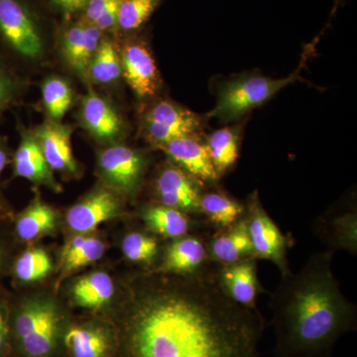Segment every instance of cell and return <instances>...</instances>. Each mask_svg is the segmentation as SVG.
<instances>
[{"label": "cell", "instance_id": "obj_17", "mask_svg": "<svg viewBox=\"0 0 357 357\" xmlns=\"http://www.w3.org/2000/svg\"><path fill=\"white\" fill-rule=\"evenodd\" d=\"M13 174L15 177L26 178L34 184L45 185L52 191L62 190L53 175V170L45 158L38 140L31 132L21 136L20 146L14 154Z\"/></svg>", "mask_w": 357, "mask_h": 357}, {"label": "cell", "instance_id": "obj_11", "mask_svg": "<svg viewBox=\"0 0 357 357\" xmlns=\"http://www.w3.org/2000/svg\"><path fill=\"white\" fill-rule=\"evenodd\" d=\"M201 183L178 166L164 167L155 182L159 204L189 215L199 213Z\"/></svg>", "mask_w": 357, "mask_h": 357}, {"label": "cell", "instance_id": "obj_2", "mask_svg": "<svg viewBox=\"0 0 357 357\" xmlns=\"http://www.w3.org/2000/svg\"><path fill=\"white\" fill-rule=\"evenodd\" d=\"M335 253H314L298 273L290 271L270 294L277 357H331L345 333L356 328V306L333 272Z\"/></svg>", "mask_w": 357, "mask_h": 357}, {"label": "cell", "instance_id": "obj_30", "mask_svg": "<svg viewBox=\"0 0 357 357\" xmlns=\"http://www.w3.org/2000/svg\"><path fill=\"white\" fill-rule=\"evenodd\" d=\"M42 96L51 121H60L72 105L73 93L70 84L61 77H49L42 86Z\"/></svg>", "mask_w": 357, "mask_h": 357}, {"label": "cell", "instance_id": "obj_9", "mask_svg": "<svg viewBox=\"0 0 357 357\" xmlns=\"http://www.w3.org/2000/svg\"><path fill=\"white\" fill-rule=\"evenodd\" d=\"M63 344L72 357H114L119 335L102 321H89L66 328Z\"/></svg>", "mask_w": 357, "mask_h": 357}, {"label": "cell", "instance_id": "obj_7", "mask_svg": "<svg viewBox=\"0 0 357 357\" xmlns=\"http://www.w3.org/2000/svg\"><path fill=\"white\" fill-rule=\"evenodd\" d=\"M98 168L107 188L117 195L130 196L142 180L145 159L133 148L112 145L100 152Z\"/></svg>", "mask_w": 357, "mask_h": 357}, {"label": "cell", "instance_id": "obj_21", "mask_svg": "<svg viewBox=\"0 0 357 357\" xmlns=\"http://www.w3.org/2000/svg\"><path fill=\"white\" fill-rule=\"evenodd\" d=\"M82 121L91 135L103 142H112L121 136L123 124L107 100L95 91H89L83 100Z\"/></svg>", "mask_w": 357, "mask_h": 357}, {"label": "cell", "instance_id": "obj_16", "mask_svg": "<svg viewBox=\"0 0 357 357\" xmlns=\"http://www.w3.org/2000/svg\"><path fill=\"white\" fill-rule=\"evenodd\" d=\"M208 260L206 244L196 236H187L172 239L167 245L161 263L155 273L192 275L204 269Z\"/></svg>", "mask_w": 357, "mask_h": 357}, {"label": "cell", "instance_id": "obj_31", "mask_svg": "<svg viewBox=\"0 0 357 357\" xmlns=\"http://www.w3.org/2000/svg\"><path fill=\"white\" fill-rule=\"evenodd\" d=\"M161 0H121L117 16V29L134 31L139 29L156 10Z\"/></svg>", "mask_w": 357, "mask_h": 357}, {"label": "cell", "instance_id": "obj_5", "mask_svg": "<svg viewBox=\"0 0 357 357\" xmlns=\"http://www.w3.org/2000/svg\"><path fill=\"white\" fill-rule=\"evenodd\" d=\"M0 43L21 57L43 53L41 28L25 0H0Z\"/></svg>", "mask_w": 357, "mask_h": 357}, {"label": "cell", "instance_id": "obj_18", "mask_svg": "<svg viewBox=\"0 0 357 357\" xmlns=\"http://www.w3.org/2000/svg\"><path fill=\"white\" fill-rule=\"evenodd\" d=\"M102 33L84 20L74 23L63 33V55L68 65L81 76L88 75L89 64L102 39Z\"/></svg>", "mask_w": 357, "mask_h": 357}, {"label": "cell", "instance_id": "obj_35", "mask_svg": "<svg viewBox=\"0 0 357 357\" xmlns=\"http://www.w3.org/2000/svg\"><path fill=\"white\" fill-rule=\"evenodd\" d=\"M121 0H112L102 15L93 23L100 32L110 31L116 28L117 16H119V6Z\"/></svg>", "mask_w": 357, "mask_h": 357}, {"label": "cell", "instance_id": "obj_28", "mask_svg": "<svg viewBox=\"0 0 357 357\" xmlns=\"http://www.w3.org/2000/svg\"><path fill=\"white\" fill-rule=\"evenodd\" d=\"M239 133L225 128L211 133L206 144L218 177L236 164L239 153Z\"/></svg>", "mask_w": 357, "mask_h": 357}, {"label": "cell", "instance_id": "obj_8", "mask_svg": "<svg viewBox=\"0 0 357 357\" xmlns=\"http://www.w3.org/2000/svg\"><path fill=\"white\" fill-rule=\"evenodd\" d=\"M202 122V117L191 110L160 100L145 115L144 130L150 142L159 148L178 137L197 134Z\"/></svg>", "mask_w": 357, "mask_h": 357}, {"label": "cell", "instance_id": "obj_25", "mask_svg": "<svg viewBox=\"0 0 357 357\" xmlns=\"http://www.w3.org/2000/svg\"><path fill=\"white\" fill-rule=\"evenodd\" d=\"M105 244L98 237L77 234L66 244L62 253V278L93 264L102 257Z\"/></svg>", "mask_w": 357, "mask_h": 357}, {"label": "cell", "instance_id": "obj_40", "mask_svg": "<svg viewBox=\"0 0 357 357\" xmlns=\"http://www.w3.org/2000/svg\"><path fill=\"white\" fill-rule=\"evenodd\" d=\"M9 218H10V211H9L8 206L3 199L0 197V222H6Z\"/></svg>", "mask_w": 357, "mask_h": 357}, {"label": "cell", "instance_id": "obj_1", "mask_svg": "<svg viewBox=\"0 0 357 357\" xmlns=\"http://www.w3.org/2000/svg\"><path fill=\"white\" fill-rule=\"evenodd\" d=\"M265 319L230 299L217 272L155 273L134 283L119 337L123 357H260Z\"/></svg>", "mask_w": 357, "mask_h": 357}, {"label": "cell", "instance_id": "obj_32", "mask_svg": "<svg viewBox=\"0 0 357 357\" xmlns=\"http://www.w3.org/2000/svg\"><path fill=\"white\" fill-rule=\"evenodd\" d=\"M122 252L136 264L150 265L159 255L156 238L143 232H130L122 241Z\"/></svg>", "mask_w": 357, "mask_h": 357}, {"label": "cell", "instance_id": "obj_38", "mask_svg": "<svg viewBox=\"0 0 357 357\" xmlns=\"http://www.w3.org/2000/svg\"><path fill=\"white\" fill-rule=\"evenodd\" d=\"M110 1L112 0H89L86 8L83 11L84 22L93 25L109 6Z\"/></svg>", "mask_w": 357, "mask_h": 357}, {"label": "cell", "instance_id": "obj_36", "mask_svg": "<svg viewBox=\"0 0 357 357\" xmlns=\"http://www.w3.org/2000/svg\"><path fill=\"white\" fill-rule=\"evenodd\" d=\"M8 238L4 232L0 231V282L8 273L13 257V245Z\"/></svg>", "mask_w": 357, "mask_h": 357}, {"label": "cell", "instance_id": "obj_3", "mask_svg": "<svg viewBox=\"0 0 357 357\" xmlns=\"http://www.w3.org/2000/svg\"><path fill=\"white\" fill-rule=\"evenodd\" d=\"M66 317L48 295L10 301V342L20 357H55L63 344Z\"/></svg>", "mask_w": 357, "mask_h": 357}, {"label": "cell", "instance_id": "obj_4", "mask_svg": "<svg viewBox=\"0 0 357 357\" xmlns=\"http://www.w3.org/2000/svg\"><path fill=\"white\" fill-rule=\"evenodd\" d=\"M305 53L299 68L287 77L271 79L261 76H249L232 79L222 86L218 95V102L211 116L222 121H232L243 116L249 110L259 107L273 98L279 91L299 79L301 70L307 63Z\"/></svg>", "mask_w": 357, "mask_h": 357}, {"label": "cell", "instance_id": "obj_37", "mask_svg": "<svg viewBox=\"0 0 357 357\" xmlns=\"http://www.w3.org/2000/svg\"><path fill=\"white\" fill-rule=\"evenodd\" d=\"M89 0H50L51 6L65 16H72L86 8Z\"/></svg>", "mask_w": 357, "mask_h": 357}, {"label": "cell", "instance_id": "obj_27", "mask_svg": "<svg viewBox=\"0 0 357 357\" xmlns=\"http://www.w3.org/2000/svg\"><path fill=\"white\" fill-rule=\"evenodd\" d=\"M53 270L50 255L43 248H29L13 257L8 272L16 283L31 284L43 280Z\"/></svg>", "mask_w": 357, "mask_h": 357}, {"label": "cell", "instance_id": "obj_6", "mask_svg": "<svg viewBox=\"0 0 357 357\" xmlns=\"http://www.w3.org/2000/svg\"><path fill=\"white\" fill-rule=\"evenodd\" d=\"M244 217L248 222L249 236L255 259L269 260L280 270L281 276L291 271L288 262V248L291 238L284 236L276 222L270 218L257 192L249 199Z\"/></svg>", "mask_w": 357, "mask_h": 357}, {"label": "cell", "instance_id": "obj_20", "mask_svg": "<svg viewBox=\"0 0 357 357\" xmlns=\"http://www.w3.org/2000/svg\"><path fill=\"white\" fill-rule=\"evenodd\" d=\"M45 158L52 170L76 173L77 164L70 145L72 128L60 122L49 121L34 129Z\"/></svg>", "mask_w": 357, "mask_h": 357}, {"label": "cell", "instance_id": "obj_13", "mask_svg": "<svg viewBox=\"0 0 357 357\" xmlns=\"http://www.w3.org/2000/svg\"><path fill=\"white\" fill-rule=\"evenodd\" d=\"M121 60L122 74L136 96H153L159 88V73L146 45L139 41L126 44Z\"/></svg>", "mask_w": 357, "mask_h": 357}, {"label": "cell", "instance_id": "obj_14", "mask_svg": "<svg viewBox=\"0 0 357 357\" xmlns=\"http://www.w3.org/2000/svg\"><path fill=\"white\" fill-rule=\"evenodd\" d=\"M314 232L326 246V250L333 253L347 250L356 255V208L351 206L344 210L328 211L314 222Z\"/></svg>", "mask_w": 357, "mask_h": 357}, {"label": "cell", "instance_id": "obj_12", "mask_svg": "<svg viewBox=\"0 0 357 357\" xmlns=\"http://www.w3.org/2000/svg\"><path fill=\"white\" fill-rule=\"evenodd\" d=\"M174 163L199 183H213L218 176L211 162L206 143L196 134L185 135L159 147Z\"/></svg>", "mask_w": 357, "mask_h": 357}, {"label": "cell", "instance_id": "obj_19", "mask_svg": "<svg viewBox=\"0 0 357 357\" xmlns=\"http://www.w3.org/2000/svg\"><path fill=\"white\" fill-rule=\"evenodd\" d=\"M208 259L220 266L253 258V248L245 217L215 234L206 244Z\"/></svg>", "mask_w": 357, "mask_h": 357}, {"label": "cell", "instance_id": "obj_23", "mask_svg": "<svg viewBox=\"0 0 357 357\" xmlns=\"http://www.w3.org/2000/svg\"><path fill=\"white\" fill-rule=\"evenodd\" d=\"M115 285L112 277L98 271L84 275L73 283L70 297L77 307L100 310L107 307L114 297Z\"/></svg>", "mask_w": 357, "mask_h": 357}, {"label": "cell", "instance_id": "obj_33", "mask_svg": "<svg viewBox=\"0 0 357 357\" xmlns=\"http://www.w3.org/2000/svg\"><path fill=\"white\" fill-rule=\"evenodd\" d=\"M21 83L13 70L0 58V116L17 98Z\"/></svg>", "mask_w": 357, "mask_h": 357}, {"label": "cell", "instance_id": "obj_22", "mask_svg": "<svg viewBox=\"0 0 357 357\" xmlns=\"http://www.w3.org/2000/svg\"><path fill=\"white\" fill-rule=\"evenodd\" d=\"M57 213L36 197L13 220L14 236L23 243H31L55 231Z\"/></svg>", "mask_w": 357, "mask_h": 357}, {"label": "cell", "instance_id": "obj_24", "mask_svg": "<svg viewBox=\"0 0 357 357\" xmlns=\"http://www.w3.org/2000/svg\"><path fill=\"white\" fill-rule=\"evenodd\" d=\"M141 218L148 229L165 238L187 236L192 227L189 215L160 204L144 206Z\"/></svg>", "mask_w": 357, "mask_h": 357}, {"label": "cell", "instance_id": "obj_10", "mask_svg": "<svg viewBox=\"0 0 357 357\" xmlns=\"http://www.w3.org/2000/svg\"><path fill=\"white\" fill-rule=\"evenodd\" d=\"M123 206L119 195L109 188H98L67 213V225L70 230L79 234H89L102 223L121 217Z\"/></svg>", "mask_w": 357, "mask_h": 357}, {"label": "cell", "instance_id": "obj_39", "mask_svg": "<svg viewBox=\"0 0 357 357\" xmlns=\"http://www.w3.org/2000/svg\"><path fill=\"white\" fill-rule=\"evenodd\" d=\"M9 163L8 148H7L6 141L0 137V176L6 170V166Z\"/></svg>", "mask_w": 357, "mask_h": 357}, {"label": "cell", "instance_id": "obj_26", "mask_svg": "<svg viewBox=\"0 0 357 357\" xmlns=\"http://www.w3.org/2000/svg\"><path fill=\"white\" fill-rule=\"evenodd\" d=\"M245 213V206L220 192H208L201 195L199 213L220 229H227L236 223Z\"/></svg>", "mask_w": 357, "mask_h": 357}, {"label": "cell", "instance_id": "obj_29", "mask_svg": "<svg viewBox=\"0 0 357 357\" xmlns=\"http://www.w3.org/2000/svg\"><path fill=\"white\" fill-rule=\"evenodd\" d=\"M122 74L121 60L114 42L102 38L89 64L88 75L98 84L116 81Z\"/></svg>", "mask_w": 357, "mask_h": 357}, {"label": "cell", "instance_id": "obj_15", "mask_svg": "<svg viewBox=\"0 0 357 357\" xmlns=\"http://www.w3.org/2000/svg\"><path fill=\"white\" fill-rule=\"evenodd\" d=\"M218 282L225 294L237 304L258 310L256 298L263 292L257 275V260H243L222 266L217 272Z\"/></svg>", "mask_w": 357, "mask_h": 357}, {"label": "cell", "instance_id": "obj_34", "mask_svg": "<svg viewBox=\"0 0 357 357\" xmlns=\"http://www.w3.org/2000/svg\"><path fill=\"white\" fill-rule=\"evenodd\" d=\"M10 301L0 291V357H8L10 342Z\"/></svg>", "mask_w": 357, "mask_h": 357}]
</instances>
